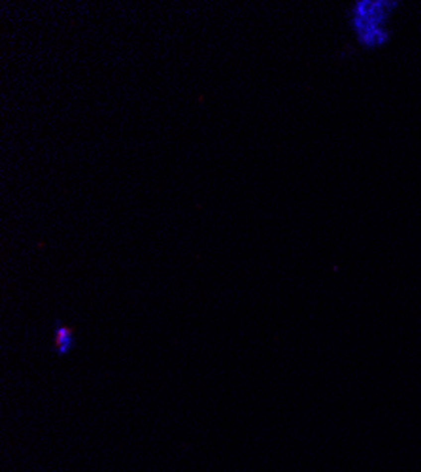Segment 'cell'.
<instances>
[{"instance_id": "obj_2", "label": "cell", "mask_w": 421, "mask_h": 472, "mask_svg": "<svg viewBox=\"0 0 421 472\" xmlns=\"http://www.w3.org/2000/svg\"><path fill=\"white\" fill-rule=\"evenodd\" d=\"M76 348V336H74V329L63 325L61 321H57L55 325V332H53V349L57 355H68L72 349Z\"/></svg>"}, {"instance_id": "obj_1", "label": "cell", "mask_w": 421, "mask_h": 472, "mask_svg": "<svg viewBox=\"0 0 421 472\" xmlns=\"http://www.w3.org/2000/svg\"><path fill=\"white\" fill-rule=\"evenodd\" d=\"M395 6V2L383 0H363L353 6L351 27L364 47H382L389 40V30L385 25Z\"/></svg>"}]
</instances>
